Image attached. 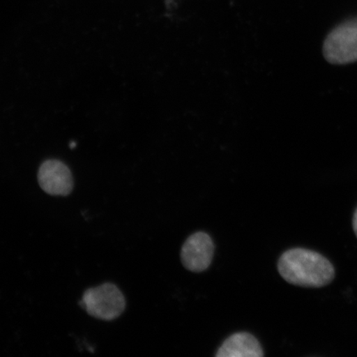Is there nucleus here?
<instances>
[{
    "mask_svg": "<svg viewBox=\"0 0 357 357\" xmlns=\"http://www.w3.org/2000/svg\"><path fill=\"white\" fill-rule=\"evenodd\" d=\"M278 271L288 283L305 288H321L333 282L335 269L320 253L305 248H293L279 259Z\"/></svg>",
    "mask_w": 357,
    "mask_h": 357,
    "instance_id": "1",
    "label": "nucleus"
},
{
    "mask_svg": "<svg viewBox=\"0 0 357 357\" xmlns=\"http://www.w3.org/2000/svg\"><path fill=\"white\" fill-rule=\"evenodd\" d=\"M323 52L325 59L333 65L357 61V17L342 22L328 33Z\"/></svg>",
    "mask_w": 357,
    "mask_h": 357,
    "instance_id": "2",
    "label": "nucleus"
},
{
    "mask_svg": "<svg viewBox=\"0 0 357 357\" xmlns=\"http://www.w3.org/2000/svg\"><path fill=\"white\" fill-rule=\"evenodd\" d=\"M88 314L96 319L110 321L121 315L126 307V301L120 289L114 284L106 283L87 289L79 302Z\"/></svg>",
    "mask_w": 357,
    "mask_h": 357,
    "instance_id": "3",
    "label": "nucleus"
},
{
    "mask_svg": "<svg viewBox=\"0 0 357 357\" xmlns=\"http://www.w3.org/2000/svg\"><path fill=\"white\" fill-rule=\"evenodd\" d=\"M214 245L211 236L198 231L189 236L181 249V261L185 269L192 272L206 271L211 265Z\"/></svg>",
    "mask_w": 357,
    "mask_h": 357,
    "instance_id": "4",
    "label": "nucleus"
},
{
    "mask_svg": "<svg viewBox=\"0 0 357 357\" xmlns=\"http://www.w3.org/2000/svg\"><path fill=\"white\" fill-rule=\"evenodd\" d=\"M41 188L51 195L66 196L73 190V177L68 167L58 160H47L38 172Z\"/></svg>",
    "mask_w": 357,
    "mask_h": 357,
    "instance_id": "5",
    "label": "nucleus"
},
{
    "mask_svg": "<svg viewBox=\"0 0 357 357\" xmlns=\"http://www.w3.org/2000/svg\"><path fill=\"white\" fill-rule=\"evenodd\" d=\"M264 356L260 342L248 333H236L226 339L218 348L217 357H261Z\"/></svg>",
    "mask_w": 357,
    "mask_h": 357,
    "instance_id": "6",
    "label": "nucleus"
},
{
    "mask_svg": "<svg viewBox=\"0 0 357 357\" xmlns=\"http://www.w3.org/2000/svg\"><path fill=\"white\" fill-rule=\"evenodd\" d=\"M352 226H354V233L357 238V208L354 213V220H352Z\"/></svg>",
    "mask_w": 357,
    "mask_h": 357,
    "instance_id": "7",
    "label": "nucleus"
},
{
    "mask_svg": "<svg viewBox=\"0 0 357 357\" xmlns=\"http://www.w3.org/2000/svg\"><path fill=\"white\" fill-rule=\"evenodd\" d=\"M75 146H77V144H75V142H70V147L71 149H74Z\"/></svg>",
    "mask_w": 357,
    "mask_h": 357,
    "instance_id": "8",
    "label": "nucleus"
}]
</instances>
